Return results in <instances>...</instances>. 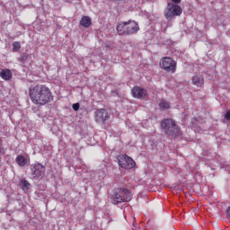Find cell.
<instances>
[{
    "mask_svg": "<svg viewBox=\"0 0 230 230\" xmlns=\"http://www.w3.org/2000/svg\"><path fill=\"white\" fill-rule=\"evenodd\" d=\"M13 49L14 51L15 52H17V51H19L20 49L21 45L20 44L19 42H15L13 43Z\"/></svg>",
    "mask_w": 230,
    "mask_h": 230,
    "instance_id": "obj_17",
    "label": "cell"
},
{
    "mask_svg": "<svg viewBox=\"0 0 230 230\" xmlns=\"http://www.w3.org/2000/svg\"><path fill=\"white\" fill-rule=\"evenodd\" d=\"M161 128L166 135L171 138H178L182 133L175 122L171 119H165L161 122Z\"/></svg>",
    "mask_w": 230,
    "mask_h": 230,
    "instance_id": "obj_2",
    "label": "cell"
},
{
    "mask_svg": "<svg viewBox=\"0 0 230 230\" xmlns=\"http://www.w3.org/2000/svg\"><path fill=\"white\" fill-rule=\"evenodd\" d=\"M227 212L228 215L230 217V207L228 208V210H227Z\"/></svg>",
    "mask_w": 230,
    "mask_h": 230,
    "instance_id": "obj_21",
    "label": "cell"
},
{
    "mask_svg": "<svg viewBox=\"0 0 230 230\" xmlns=\"http://www.w3.org/2000/svg\"><path fill=\"white\" fill-rule=\"evenodd\" d=\"M92 24V20L88 16H85L82 17L80 20V24L81 26L85 27H88Z\"/></svg>",
    "mask_w": 230,
    "mask_h": 230,
    "instance_id": "obj_14",
    "label": "cell"
},
{
    "mask_svg": "<svg viewBox=\"0 0 230 230\" xmlns=\"http://www.w3.org/2000/svg\"><path fill=\"white\" fill-rule=\"evenodd\" d=\"M132 95L136 99H142L147 95V91L140 87H135L131 90Z\"/></svg>",
    "mask_w": 230,
    "mask_h": 230,
    "instance_id": "obj_10",
    "label": "cell"
},
{
    "mask_svg": "<svg viewBox=\"0 0 230 230\" xmlns=\"http://www.w3.org/2000/svg\"><path fill=\"white\" fill-rule=\"evenodd\" d=\"M117 160L119 166L124 169H132L136 166V163L133 159L124 154L118 156Z\"/></svg>",
    "mask_w": 230,
    "mask_h": 230,
    "instance_id": "obj_6",
    "label": "cell"
},
{
    "mask_svg": "<svg viewBox=\"0 0 230 230\" xmlns=\"http://www.w3.org/2000/svg\"><path fill=\"white\" fill-rule=\"evenodd\" d=\"M132 191L126 188H115L112 192V201L116 205L123 202H129L132 198Z\"/></svg>",
    "mask_w": 230,
    "mask_h": 230,
    "instance_id": "obj_4",
    "label": "cell"
},
{
    "mask_svg": "<svg viewBox=\"0 0 230 230\" xmlns=\"http://www.w3.org/2000/svg\"><path fill=\"white\" fill-rule=\"evenodd\" d=\"M225 119H227L228 121L230 120V110L228 111L225 115Z\"/></svg>",
    "mask_w": 230,
    "mask_h": 230,
    "instance_id": "obj_19",
    "label": "cell"
},
{
    "mask_svg": "<svg viewBox=\"0 0 230 230\" xmlns=\"http://www.w3.org/2000/svg\"><path fill=\"white\" fill-rule=\"evenodd\" d=\"M30 96L33 102L38 105H45L53 99L51 91L44 86H36L32 89Z\"/></svg>",
    "mask_w": 230,
    "mask_h": 230,
    "instance_id": "obj_1",
    "label": "cell"
},
{
    "mask_svg": "<svg viewBox=\"0 0 230 230\" xmlns=\"http://www.w3.org/2000/svg\"><path fill=\"white\" fill-rule=\"evenodd\" d=\"M1 77L4 80H10L12 77L11 71L10 70L5 69L2 70L1 72Z\"/></svg>",
    "mask_w": 230,
    "mask_h": 230,
    "instance_id": "obj_13",
    "label": "cell"
},
{
    "mask_svg": "<svg viewBox=\"0 0 230 230\" xmlns=\"http://www.w3.org/2000/svg\"><path fill=\"white\" fill-rule=\"evenodd\" d=\"M182 8L177 5L169 4L165 9L164 15L167 20H172L182 13Z\"/></svg>",
    "mask_w": 230,
    "mask_h": 230,
    "instance_id": "obj_5",
    "label": "cell"
},
{
    "mask_svg": "<svg viewBox=\"0 0 230 230\" xmlns=\"http://www.w3.org/2000/svg\"><path fill=\"white\" fill-rule=\"evenodd\" d=\"M139 30L138 23L132 20L121 22L116 27L117 34L120 36L131 35L136 33Z\"/></svg>",
    "mask_w": 230,
    "mask_h": 230,
    "instance_id": "obj_3",
    "label": "cell"
},
{
    "mask_svg": "<svg viewBox=\"0 0 230 230\" xmlns=\"http://www.w3.org/2000/svg\"><path fill=\"white\" fill-rule=\"evenodd\" d=\"M159 106L160 109L162 110H166L169 109L170 108V104L169 102L164 100H162L160 102Z\"/></svg>",
    "mask_w": 230,
    "mask_h": 230,
    "instance_id": "obj_16",
    "label": "cell"
},
{
    "mask_svg": "<svg viewBox=\"0 0 230 230\" xmlns=\"http://www.w3.org/2000/svg\"><path fill=\"white\" fill-rule=\"evenodd\" d=\"M72 108H73V109H74V110L76 111L78 110L80 108L79 103L78 102H77V103L73 104V105H72Z\"/></svg>",
    "mask_w": 230,
    "mask_h": 230,
    "instance_id": "obj_18",
    "label": "cell"
},
{
    "mask_svg": "<svg viewBox=\"0 0 230 230\" xmlns=\"http://www.w3.org/2000/svg\"><path fill=\"white\" fill-rule=\"evenodd\" d=\"M31 172L33 177L37 180L42 179L45 174V167L41 163H36L32 165Z\"/></svg>",
    "mask_w": 230,
    "mask_h": 230,
    "instance_id": "obj_8",
    "label": "cell"
},
{
    "mask_svg": "<svg viewBox=\"0 0 230 230\" xmlns=\"http://www.w3.org/2000/svg\"><path fill=\"white\" fill-rule=\"evenodd\" d=\"M192 83L194 85L200 87L204 85V78L202 75L199 76L198 75L193 76L191 79Z\"/></svg>",
    "mask_w": 230,
    "mask_h": 230,
    "instance_id": "obj_11",
    "label": "cell"
},
{
    "mask_svg": "<svg viewBox=\"0 0 230 230\" xmlns=\"http://www.w3.org/2000/svg\"><path fill=\"white\" fill-rule=\"evenodd\" d=\"M175 3L179 4L181 2V0H172Z\"/></svg>",
    "mask_w": 230,
    "mask_h": 230,
    "instance_id": "obj_20",
    "label": "cell"
},
{
    "mask_svg": "<svg viewBox=\"0 0 230 230\" xmlns=\"http://www.w3.org/2000/svg\"><path fill=\"white\" fill-rule=\"evenodd\" d=\"M16 161L17 164L20 166H24L27 163L26 158L22 155H20L17 156Z\"/></svg>",
    "mask_w": 230,
    "mask_h": 230,
    "instance_id": "obj_15",
    "label": "cell"
},
{
    "mask_svg": "<svg viewBox=\"0 0 230 230\" xmlns=\"http://www.w3.org/2000/svg\"><path fill=\"white\" fill-rule=\"evenodd\" d=\"M160 67L162 69L174 73L177 69V63L173 58L169 57L162 58L160 61Z\"/></svg>",
    "mask_w": 230,
    "mask_h": 230,
    "instance_id": "obj_7",
    "label": "cell"
},
{
    "mask_svg": "<svg viewBox=\"0 0 230 230\" xmlns=\"http://www.w3.org/2000/svg\"><path fill=\"white\" fill-rule=\"evenodd\" d=\"M109 117L108 111L105 109L97 110L95 113V120L96 122L100 124L104 123Z\"/></svg>",
    "mask_w": 230,
    "mask_h": 230,
    "instance_id": "obj_9",
    "label": "cell"
},
{
    "mask_svg": "<svg viewBox=\"0 0 230 230\" xmlns=\"http://www.w3.org/2000/svg\"><path fill=\"white\" fill-rule=\"evenodd\" d=\"M19 186L21 189L26 192H28L31 189V185L24 179L20 180L19 184Z\"/></svg>",
    "mask_w": 230,
    "mask_h": 230,
    "instance_id": "obj_12",
    "label": "cell"
}]
</instances>
